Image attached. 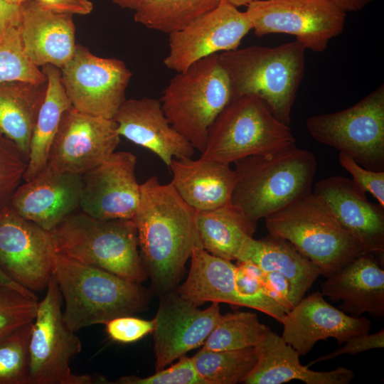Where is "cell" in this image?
<instances>
[{"instance_id":"obj_1","label":"cell","mask_w":384,"mask_h":384,"mask_svg":"<svg viewBox=\"0 0 384 384\" xmlns=\"http://www.w3.org/2000/svg\"><path fill=\"white\" fill-rule=\"evenodd\" d=\"M196 210L172 185L151 176L140 184L139 206L132 219L147 277L161 296L176 289L195 247H201Z\"/></svg>"},{"instance_id":"obj_2","label":"cell","mask_w":384,"mask_h":384,"mask_svg":"<svg viewBox=\"0 0 384 384\" xmlns=\"http://www.w3.org/2000/svg\"><path fill=\"white\" fill-rule=\"evenodd\" d=\"M53 276L65 304L63 321L74 332L142 311L150 301L141 284L57 252Z\"/></svg>"},{"instance_id":"obj_3","label":"cell","mask_w":384,"mask_h":384,"mask_svg":"<svg viewBox=\"0 0 384 384\" xmlns=\"http://www.w3.org/2000/svg\"><path fill=\"white\" fill-rule=\"evenodd\" d=\"M234 165L230 202L256 223L312 191L316 171L314 154L295 144L242 158Z\"/></svg>"},{"instance_id":"obj_4","label":"cell","mask_w":384,"mask_h":384,"mask_svg":"<svg viewBox=\"0 0 384 384\" xmlns=\"http://www.w3.org/2000/svg\"><path fill=\"white\" fill-rule=\"evenodd\" d=\"M305 47L298 41L276 47L252 46L219 53L233 98L254 95L289 126L291 110L305 68Z\"/></svg>"},{"instance_id":"obj_5","label":"cell","mask_w":384,"mask_h":384,"mask_svg":"<svg viewBox=\"0 0 384 384\" xmlns=\"http://www.w3.org/2000/svg\"><path fill=\"white\" fill-rule=\"evenodd\" d=\"M57 253L142 284L146 279L132 219L73 213L50 231Z\"/></svg>"},{"instance_id":"obj_6","label":"cell","mask_w":384,"mask_h":384,"mask_svg":"<svg viewBox=\"0 0 384 384\" xmlns=\"http://www.w3.org/2000/svg\"><path fill=\"white\" fill-rule=\"evenodd\" d=\"M265 219L269 234L290 242L326 277L366 252L312 191Z\"/></svg>"},{"instance_id":"obj_7","label":"cell","mask_w":384,"mask_h":384,"mask_svg":"<svg viewBox=\"0 0 384 384\" xmlns=\"http://www.w3.org/2000/svg\"><path fill=\"white\" fill-rule=\"evenodd\" d=\"M232 99L228 76L216 53L177 73L160 102L172 127L202 153L210 127Z\"/></svg>"},{"instance_id":"obj_8","label":"cell","mask_w":384,"mask_h":384,"mask_svg":"<svg viewBox=\"0 0 384 384\" xmlns=\"http://www.w3.org/2000/svg\"><path fill=\"white\" fill-rule=\"evenodd\" d=\"M290 127L254 95L233 97L209 128L203 158L225 164L295 144Z\"/></svg>"},{"instance_id":"obj_9","label":"cell","mask_w":384,"mask_h":384,"mask_svg":"<svg viewBox=\"0 0 384 384\" xmlns=\"http://www.w3.org/2000/svg\"><path fill=\"white\" fill-rule=\"evenodd\" d=\"M63 297L52 274L44 298L38 302L29 340L28 384H92L99 376L76 375L72 357L82 349L80 339L63 319Z\"/></svg>"},{"instance_id":"obj_10","label":"cell","mask_w":384,"mask_h":384,"mask_svg":"<svg viewBox=\"0 0 384 384\" xmlns=\"http://www.w3.org/2000/svg\"><path fill=\"white\" fill-rule=\"evenodd\" d=\"M306 128L315 140L363 167L384 171V85L347 109L309 117Z\"/></svg>"},{"instance_id":"obj_11","label":"cell","mask_w":384,"mask_h":384,"mask_svg":"<svg viewBox=\"0 0 384 384\" xmlns=\"http://www.w3.org/2000/svg\"><path fill=\"white\" fill-rule=\"evenodd\" d=\"M245 11L257 37L293 35L306 49L316 53L343 32L346 16L331 0H252Z\"/></svg>"},{"instance_id":"obj_12","label":"cell","mask_w":384,"mask_h":384,"mask_svg":"<svg viewBox=\"0 0 384 384\" xmlns=\"http://www.w3.org/2000/svg\"><path fill=\"white\" fill-rule=\"evenodd\" d=\"M132 76L124 61L97 56L79 43L71 60L60 69L61 82L73 107L107 119H113L127 100Z\"/></svg>"},{"instance_id":"obj_13","label":"cell","mask_w":384,"mask_h":384,"mask_svg":"<svg viewBox=\"0 0 384 384\" xmlns=\"http://www.w3.org/2000/svg\"><path fill=\"white\" fill-rule=\"evenodd\" d=\"M56 252L50 231L10 206L0 212V270L32 292L46 289Z\"/></svg>"},{"instance_id":"obj_14","label":"cell","mask_w":384,"mask_h":384,"mask_svg":"<svg viewBox=\"0 0 384 384\" xmlns=\"http://www.w3.org/2000/svg\"><path fill=\"white\" fill-rule=\"evenodd\" d=\"M119 140L114 119L90 115L72 107L61 117L47 166L82 175L107 159Z\"/></svg>"},{"instance_id":"obj_15","label":"cell","mask_w":384,"mask_h":384,"mask_svg":"<svg viewBox=\"0 0 384 384\" xmlns=\"http://www.w3.org/2000/svg\"><path fill=\"white\" fill-rule=\"evenodd\" d=\"M252 30L246 13L221 1L183 28L169 35L165 66L177 73L205 57L237 49Z\"/></svg>"},{"instance_id":"obj_16","label":"cell","mask_w":384,"mask_h":384,"mask_svg":"<svg viewBox=\"0 0 384 384\" xmlns=\"http://www.w3.org/2000/svg\"><path fill=\"white\" fill-rule=\"evenodd\" d=\"M160 297L152 331L156 371L203 345L222 317L219 303L200 309L176 289Z\"/></svg>"},{"instance_id":"obj_17","label":"cell","mask_w":384,"mask_h":384,"mask_svg":"<svg viewBox=\"0 0 384 384\" xmlns=\"http://www.w3.org/2000/svg\"><path fill=\"white\" fill-rule=\"evenodd\" d=\"M136 165L132 153L115 151L82 174L81 211L98 219H133L140 199Z\"/></svg>"},{"instance_id":"obj_18","label":"cell","mask_w":384,"mask_h":384,"mask_svg":"<svg viewBox=\"0 0 384 384\" xmlns=\"http://www.w3.org/2000/svg\"><path fill=\"white\" fill-rule=\"evenodd\" d=\"M284 341L305 356L321 340L335 338L338 344L352 336L370 332V321L353 316L328 303L321 292L303 298L284 315L282 323Z\"/></svg>"},{"instance_id":"obj_19","label":"cell","mask_w":384,"mask_h":384,"mask_svg":"<svg viewBox=\"0 0 384 384\" xmlns=\"http://www.w3.org/2000/svg\"><path fill=\"white\" fill-rule=\"evenodd\" d=\"M82 175L46 166L14 193L9 206L25 219L51 231L80 208Z\"/></svg>"},{"instance_id":"obj_20","label":"cell","mask_w":384,"mask_h":384,"mask_svg":"<svg viewBox=\"0 0 384 384\" xmlns=\"http://www.w3.org/2000/svg\"><path fill=\"white\" fill-rule=\"evenodd\" d=\"M312 192L326 202L337 220L366 252L383 255L384 207L370 202L365 191L352 179L341 176L318 181Z\"/></svg>"},{"instance_id":"obj_21","label":"cell","mask_w":384,"mask_h":384,"mask_svg":"<svg viewBox=\"0 0 384 384\" xmlns=\"http://www.w3.org/2000/svg\"><path fill=\"white\" fill-rule=\"evenodd\" d=\"M120 137L155 154L168 167L173 159L192 157L195 148L171 124L160 100H126L113 118Z\"/></svg>"},{"instance_id":"obj_22","label":"cell","mask_w":384,"mask_h":384,"mask_svg":"<svg viewBox=\"0 0 384 384\" xmlns=\"http://www.w3.org/2000/svg\"><path fill=\"white\" fill-rule=\"evenodd\" d=\"M18 28L26 55L38 68L49 64L61 69L74 55L77 43L72 14L26 0Z\"/></svg>"},{"instance_id":"obj_23","label":"cell","mask_w":384,"mask_h":384,"mask_svg":"<svg viewBox=\"0 0 384 384\" xmlns=\"http://www.w3.org/2000/svg\"><path fill=\"white\" fill-rule=\"evenodd\" d=\"M321 283V292L353 316L368 313L384 316V270L372 252L349 261Z\"/></svg>"},{"instance_id":"obj_24","label":"cell","mask_w":384,"mask_h":384,"mask_svg":"<svg viewBox=\"0 0 384 384\" xmlns=\"http://www.w3.org/2000/svg\"><path fill=\"white\" fill-rule=\"evenodd\" d=\"M254 348L257 361L243 381L246 384H281L294 380L306 384H348L354 378L353 371L345 367L316 371L302 366L297 351L270 328Z\"/></svg>"},{"instance_id":"obj_25","label":"cell","mask_w":384,"mask_h":384,"mask_svg":"<svg viewBox=\"0 0 384 384\" xmlns=\"http://www.w3.org/2000/svg\"><path fill=\"white\" fill-rule=\"evenodd\" d=\"M172 185L195 210L214 209L230 203L235 174L230 164L201 156L173 159L169 166Z\"/></svg>"},{"instance_id":"obj_26","label":"cell","mask_w":384,"mask_h":384,"mask_svg":"<svg viewBox=\"0 0 384 384\" xmlns=\"http://www.w3.org/2000/svg\"><path fill=\"white\" fill-rule=\"evenodd\" d=\"M196 223L202 248L230 261H242L257 228V223L231 202L196 211Z\"/></svg>"},{"instance_id":"obj_27","label":"cell","mask_w":384,"mask_h":384,"mask_svg":"<svg viewBox=\"0 0 384 384\" xmlns=\"http://www.w3.org/2000/svg\"><path fill=\"white\" fill-rule=\"evenodd\" d=\"M250 260L265 272L276 271L283 274L290 285V299L295 306L317 277L320 269L302 255L290 242L269 234L250 240L242 261Z\"/></svg>"},{"instance_id":"obj_28","label":"cell","mask_w":384,"mask_h":384,"mask_svg":"<svg viewBox=\"0 0 384 384\" xmlns=\"http://www.w3.org/2000/svg\"><path fill=\"white\" fill-rule=\"evenodd\" d=\"M190 258L187 279L176 288L181 296L197 306L210 302L241 306L235 289L236 265L201 247L193 248Z\"/></svg>"},{"instance_id":"obj_29","label":"cell","mask_w":384,"mask_h":384,"mask_svg":"<svg viewBox=\"0 0 384 384\" xmlns=\"http://www.w3.org/2000/svg\"><path fill=\"white\" fill-rule=\"evenodd\" d=\"M46 85L47 82H0V132L13 142L27 159Z\"/></svg>"},{"instance_id":"obj_30","label":"cell","mask_w":384,"mask_h":384,"mask_svg":"<svg viewBox=\"0 0 384 384\" xmlns=\"http://www.w3.org/2000/svg\"><path fill=\"white\" fill-rule=\"evenodd\" d=\"M41 70L46 76V94L39 108L31 139L25 181H29L46 166L53 140L63 113L73 106L60 78V69L45 65Z\"/></svg>"},{"instance_id":"obj_31","label":"cell","mask_w":384,"mask_h":384,"mask_svg":"<svg viewBox=\"0 0 384 384\" xmlns=\"http://www.w3.org/2000/svg\"><path fill=\"white\" fill-rule=\"evenodd\" d=\"M220 0H149L134 14L137 23L167 34L215 9Z\"/></svg>"},{"instance_id":"obj_32","label":"cell","mask_w":384,"mask_h":384,"mask_svg":"<svg viewBox=\"0 0 384 384\" xmlns=\"http://www.w3.org/2000/svg\"><path fill=\"white\" fill-rule=\"evenodd\" d=\"M191 359L206 384L243 382L257 361L254 347L233 351H211L202 348Z\"/></svg>"},{"instance_id":"obj_33","label":"cell","mask_w":384,"mask_h":384,"mask_svg":"<svg viewBox=\"0 0 384 384\" xmlns=\"http://www.w3.org/2000/svg\"><path fill=\"white\" fill-rule=\"evenodd\" d=\"M257 314L237 311L222 315L203 347L211 351H233L256 346L268 329Z\"/></svg>"},{"instance_id":"obj_34","label":"cell","mask_w":384,"mask_h":384,"mask_svg":"<svg viewBox=\"0 0 384 384\" xmlns=\"http://www.w3.org/2000/svg\"><path fill=\"white\" fill-rule=\"evenodd\" d=\"M46 83V76L26 55L18 27L0 35V82Z\"/></svg>"},{"instance_id":"obj_35","label":"cell","mask_w":384,"mask_h":384,"mask_svg":"<svg viewBox=\"0 0 384 384\" xmlns=\"http://www.w3.org/2000/svg\"><path fill=\"white\" fill-rule=\"evenodd\" d=\"M32 323L0 339V384H28Z\"/></svg>"},{"instance_id":"obj_36","label":"cell","mask_w":384,"mask_h":384,"mask_svg":"<svg viewBox=\"0 0 384 384\" xmlns=\"http://www.w3.org/2000/svg\"><path fill=\"white\" fill-rule=\"evenodd\" d=\"M38 298L0 284V339L32 322Z\"/></svg>"},{"instance_id":"obj_37","label":"cell","mask_w":384,"mask_h":384,"mask_svg":"<svg viewBox=\"0 0 384 384\" xmlns=\"http://www.w3.org/2000/svg\"><path fill=\"white\" fill-rule=\"evenodd\" d=\"M28 159L16 144L0 132V212L23 180Z\"/></svg>"},{"instance_id":"obj_38","label":"cell","mask_w":384,"mask_h":384,"mask_svg":"<svg viewBox=\"0 0 384 384\" xmlns=\"http://www.w3.org/2000/svg\"><path fill=\"white\" fill-rule=\"evenodd\" d=\"M235 282L241 306L257 309L282 323L287 311L268 295L262 280L247 274L237 266Z\"/></svg>"},{"instance_id":"obj_39","label":"cell","mask_w":384,"mask_h":384,"mask_svg":"<svg viewBox=\"0 0 384 384\" xmlns=\"http://www.w3.org/2000/svg\"><path fill=\"white\" fill-rule=\"evenodd\" d=\"M118 384H206L197 373L191 358L186 355L168 368H163L150 376L139 378L127 375L119 378Z\"/></svg>"},{"instance_id":"obj_40","label":"cell","mask_w":384,"mask_h":384,"mask_svg":"<svg viewBox=\"0 0 384 384\" xmlns=\"http://www.w3.org/2000/svg\"><path fill=\"white\" fill-rule=\"evenodd\" d=\"M338 160L341 166L351 175L353 181L384 207V171L367 169L343 152H340Z\"/></svg>"},{"instance_id":"obj_41","label":"cell","mask_w":384,"mask_h":384,"mask_svg":"<svg viewBox=\"0 0 384 384\" xmlns=\"http://www.w3.org/2000/svg\"><path fill=\"white\" fill-rule=\"evenodd\" d=\"M109 337L117 342L137 341L153 331L154 320H145L130 316L112 319L105 324Z\"/></svg>"},{"instance_id":"obj_42","label":"cell","mask_w":384,"mask_h":384,"mask_svg":"<svg viewBox=\"0 0 384 384\" xmlns=\"http://www.w3.org/2000/svg\"><path fill=\"white\" fill-rule=\"evenodd\" d=\"M384 347V330L381 329L379 331L371 334H366L357 335L351 337L345 344L337 350L316 358L307 365L308 367L316 363L331 360L336 357L350 354L353 355L363 351H366L373 348H380Z\"/></svg>"},{"instance_id":"obj_43","label":"cell","mask_w":384,"mask_h":384,"mask_svg":"<svg viewBox=\"0 0 384 384\" xmlns=\"http://www.w3.org/2000/svg\"><path fill=\"white\" fill-rule=\"evenodd\" d=\"M262 283L268 295L287 312L293 307L290 299V285L283 274L276 271L265 272Z\"/></svg>"},{"instance_id":"obj_44","label":"cell","mask_w":384,"mask_h":384,"mask_svg":"<svg viewBox=\"0 0 384 384\" xmlns=\"http://www.w3.org/2000/svg\"><path fill=\"white\" fill-rule=\"evenodd\" d=\"M41 7L58 13L87 15L93 10L90 0H34Z\"/></svg>"},{"instance_id":"obj_45","label":"cell","mask_w":384,"mask_h":384,"mask_svg":"<svg viewBox=\"0 0 384 384\" xmlns=\"http://www.w3.org/2000/svg\"><path fill=\"white\" fill-rule=\"evenodd\" d=\"M23 14V3L16 4L0 0V35L12 27H18Z\"/></svg>"},{"instance_id":"obj_46","label":"cell","mask_w":384,"mask_h":384,"mask_svg":"<svg viewBox=\"0 0 384 384\" xmlns=\"http://www.w3.org/2000/svg\"><path fill=\"white\" fill-rule=\"evenodd\" d=\"M344 12H356L363 9L373 0H331Z\"/></svg>"},{"instance_id":"obj_47","label":"cell","mask_w":384,"mask_h":384,"mask_svg":"<svg viewBox=\"0 0 384 384\" xmlns=\"http://www.w3.org/2000/svg\"><path fill=\"white\" fill-rule=\"evenodd\" d=\"M0 284L11 287L23 293L26 295H28L32 297H37L33 292L26 289L25 287H22L21 285L17 284L16 282L11 279L1 270H0Z\"/></svg>"},{"instance_id":"obj_48","label":"cell","mask_w":384,"mask_h":384,"mask_svg":"<svg viewBox=\"0 0 384 384\" xmlns=\"http://www.w3.org/2000/svg\"><path fill=\"white\" fill-rule=\"evenodd\" d=\"M112 3L122 9H128L134 12L145 5L149 0H111Z\"/></svg>"},{"instance_id":"obj_49","label":"cell","mask_w":384,"mask_h":384,"mask_svg":"<svg viewBox=\"0 0 384 384\" xmlns=\"http://www.w3.org/2000/svg\"><path fill=\"white\" fill-rule=\"evenodd\" d=\"M220 1L228 3L238 8L242 6H247L252 0H220Z\"/></svg>"},{"instance_id":"obj_50","label":"cell","mask_w":384,"mask_h":384,"mask_svg":"<svg viewBox=\"0 0 384 384\" xmlns=\"http://www.w3.org/2000/svg\"><path fill=\"white\" fill-rule=\"evenodd\" d=\"M7 1L11 2V3H14V4H21L23 3L24 1H26V0H7Z\"/></svg>"}]
</instances>
